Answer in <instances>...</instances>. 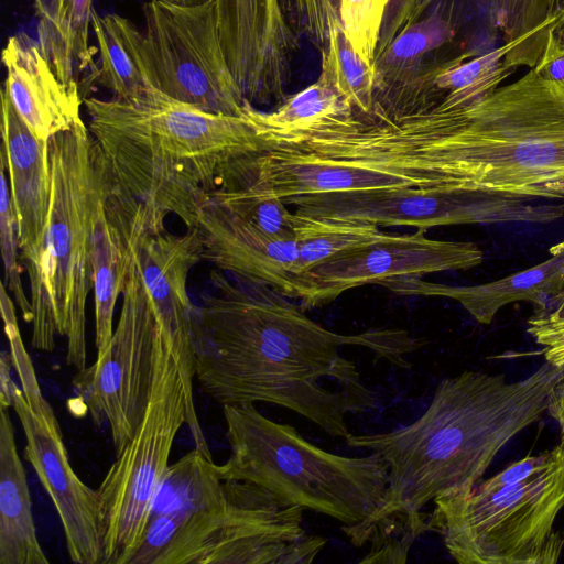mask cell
I'll use <instances>...</instances> for the list:
<instances>
[{"label":"cell","instance_id":"obj_41","mask_svg":"<svg viewBox=\"0 0 564 564\" xmlns=\"http://www.w3.org/2000/svg\"><path fill=\"white\" fill-rule=\"evenodd\" d=\"M547 412L560 426V445L564 447V378L551 393Z\"/></svg>","mask_w":564,"mask_h":564},{"label":"cell","instance_id":"obj_30","mask_svg":"<svg viewBox=\"0 0 564 564\" xmlns=\"http://www.w3.org/2000/svg\"><path fill=\"white\" fill-rule=\"evenodd\" d=\"M0 183V243L4 265L3 284L13 295L22 318L28 323H32V306L22 282V272L24 268L21 262L20 254L18 218L11 197L6 163L1 156Z\"/></svg>","mask_w":564,"mask_h":564},{"label":"cell","instance_id":"obj_18","mask_svg":"<svg viewBox=\"0 0 564 564\" xmlns=\"http://www.w3.org/2000/svg\"><path fill=\"white\" fill-rule=\"evenodd\" d=\"M550 253L539 264L480 284L448 285L412 276L380 285L402 295L455 300L481 325H489L502 307L520 301L532 303L534 314L542 315L564 291V241L553 246Z\"/></svg>","mask_w":564,"mask_h":564},{"label":"cell","instance_id":"obj_35","mask_svg":"<svg viewBox=\"0 0 564 564\" xmlns=\"http://www.w3.org/2000/svg\"><path fill=\"white\" fill-rule=\"evenodd\" d=\"M564 458V447L560 444L550 451L528 455L512 463L495 476L477 482L473 488L481 494L496 491L506 486L523 482L555 466Z\"/></svg>","mask_w":564,"mask_h":564},{"label":"cell","instance_id":"obj_43","mask_svg":"<svg viewBox=\"0 0 564 564\" xmlns=\"http://www.w3.org/2000/svg\"><path fill=\"white\" fill-rule=\"evenodd\" d=\"M173 2H176V3H180V4H198V3H202V2H205L207 0H171Z\"/></svg>","mask_w":564,"mask_h":564},{"label":"cell","instance_id":"obj_29","mask_svg":"<svg viewBox=\"0 0 564 564\" xmlns=\"http://www.w3.org/2000/svg\"><path fill=\"white\" fill-rule=\"evenodd\" d=\"M205 198L221 205L269 237L295 239L294 213L278 196L240 186L213 193Z\"/></svg>","mask_w":564,"mask_h":564},{"label":"cell","instance_id":"obj_37","mask_svg":"<svg viewBox=\"0 0 564 564\" xmlns=\"http://www.w3.org/2000/svg\"><path fill=\"white\" fill-rule=\"evenodd\" d=\"M528 333L544 347L546 361L555 366L564 365V316L534 314L528 319Z\"/></svg>","mask_w":564,"mask_h":564},{"label":"cell","instance_id":"obj_24","mask_svg":"<svg viewBox=\"0 0 564 564\" xmlns=\"http://www.w3.org/2000/svg\"><path fill=\"white\" fill-rule=\"evenodd\" d=\"M294 229L299 251L294 267L297 291L301 276L314 267L388 234L370 223L299 213H294Z\"/></svg>","mask_w":564,"mask_h":564},{"label":"cell","instance_id":"obj_32","mask_svg":"<svg viewBox=\"0 0 564 564\" xmlns=\"http://www.w3.org/2000/svg\"><path fill=\"white\" fill-rule=\"evenodd\" d=\"M388 0H340L344 32L359 56L372 65Z\"/></svg>","mask_w":564,"mask_h":564},{"label":"cell","instance_id":"obj_20","mask_svg":"<svg viewBox=\"0 0 564 564\" xmlns=\"http://www.w3.org/2000/svg\"><path fill=\"white\" fill-rule=\"evenodd\" d=\"M459 57L476 56L443 7L427 0L423 14L375 57V86L409 79Z\"/></svg>","mask_w":564,"mask_h":564},{"label":"cell","instance_id":"obj_9","mask_svg":"<svg viewBox=\"0 0 564 564\" xmlns=\"http://www.w3.org/2000/svg\"><path fill=\"white\" fill-rule=\"evenodd\" d=\"M307 216L427 230L448 225L536 224L564 217V202L536 203L441 187L351 189L283 200Z\"/></svg>","mask_w":564,"mask_h":564},{"label":"cell","instance_id":"obj_11","mask_svg":"<svg viewBox=\"0 0 564 564\" xmlns=\"http://www.w3.org/2000/svg\"><path fill=\"white\" fill-rule=\"evenodd\" d=\"M112 336L73 388L94 423H108L118 454L137 432L152 392L160 326L145 300L126 285Z\"/></svg>","mask_w":564,"mask_h":564},{"label":"cell","instance_id":"obj_7","mask_svg":"<svg viewBox=\"0 0 564 564\" xmlns=\"http://www.w3.org/2000/svg\"><path fill=\"white\" fill-rule=\"evenodd\" d=\"M188 405L172 349L160 335L155 373L144 416L132 438L97 488L102 543L101 564H129L151 514L173 443L187 424Z\"/></svg>","mask_w":564,"mask_h":564},{"label":"cell","instance_id":"obj_44","mask_svg":"<svg viewBox=\"0 0 564 564\" xmlns=\"http://www.w3.org/2000/svg\"><path fill=\"white\" fill-rule=\"evenodd\" d=\"M564 11V0H555V12L562 13Z\"/></svg>","mask_w":564,"mask_h":564},{"label":"cell","instance_id":"obj_28","mask_svg":"<svg viewBox=\"0 0 564 564\" xmlns=\"http://www.w3.org/2000/svg\"><path fill=\"white\" fill-rule=\"evenodd\" d=\"M321 73L329 78L355 110L370 111L375 95V70L355 51L343 28L334 31L322 51Z\"/></svg>","mask_w":564,"mask_h":564},{"label":"cell","instance_id":"obj_14","mask_svg":"<svg viewBox=\"0 0 564 564\" xmlns=\"http://www.w3.org/2000/svg\"><path fill=\"white\" fill-rule=\"evenodd\" d=\"M11 408L25 436V459L37 474L61 519L70 560L78 564H101L98 495L74 471L56 417L34 412L17 386Z\"/></svg>","mask_w":564,"mask_h":564},{"label":"cell","instance_id":"obj_27","mask_svg":"<svg viewBox=\"0 0 564 564\" xmlns=\"http://www.w3.org/2000/svg\"><path fill=\"white\" fill-rule=\"evenodd\" d=\"M93 0H62L58 30L52 45L44 52L58 78L78 84L75 74L96 69L93 48L88 45Z\"/></svg>","mask_w":564,"mask_h":564},{"label":"cell","instance_id":"obj_13","mask_svg":"<svg viewBox=\"0 0 564 564\" xmlns=\"http://www.w3.org/2000/svg\"><path fill=\"white\" fill-rule=\"evenodd\" d=\"M221 47L243 97L282 104L297 37L284 0H216Z\"/></svg>","mask_w":564,"mask_h":564},{"label":"cell","instance_id":"obj_4","mask_svg":"<svg viewBox=\"0 0 564 564\" xmlns=\"http://www.w3.org/2000/svg\"><path fill=\"white\" fill-rule=\"evenodd\" d=\"M51 200L41 245L21 259L29 276L31 345L50 352L56 336L67 339L66 361L86 368V303L94 286L91 221L97 193L109 166L80 118L48 139Z\"/></svg>","mask_w":564,"mask_h":564},{"label":"cell","instance_id":"obj_31","mask_svg":"<svg viewBox=\"0 0 564 564\" xmlns=\"http://www.w3.org/2000/svg\"><path fill=\"white\" fill-rule=\"evenodd\" d=\"M429 516L421 511L392 514L371 529V547L360 563H405L412 543L429 530Z\"/></svg>","mask_w":564,"mask_h":564},{"label":"cell","instance_id":"obj_5","mask_svg":"<svg viewBox=\"0 0 564 564\" xmlns=\"http://www.w3.org/2000/svg\"><path fill=\"white\" fill-rule=\"evenodd\" d=\"M230 455L221 479L256 484L288 505L332 517L348 530L382 506L389 465L377 453L345 457L303 438L289 424L261 414L253 403L225 404Z\"/></svg>","mask_w":564,"mask_h":564},{"label":"cell","instance_id":"obj_16","mask_svg":"<svg viewBox=\"0 0 564 564\" xmlns=\"http://www.w3.org/2000/svg\"><path fill=\"white\" fill-rule=\"evenodd\" d=\"M142 212L143 206L121 187L109 164L97 193L91 221L97 355L104 351L113 333L115 307L124 288L131 240Z\"/></svg>","mask_w":564,"mask_h":564},{"label":"cell","instance_id":"obj_15","mask_svg":"<svg viewBox=\"0 0 564 564\" xmlns=\"http://www.w3.org/2000/svg\"><path fill=\"white\" fill-rule=\"evenodd\" d=\"M194 227L202 236L203 261L227 274L296 299L295 239L269 237L208 198L199 204Z\"/></svg>","mask_w":564,"mask_h":564},{"label":"cell","instance_id":"obj_34","mask_svg":"<svg viewBox=\"0 0 564 564\" xmlns=\"http://www.w3.org/2000/svg\"><path fill=\"white\" fill-rule=\"evenodd\" d=\"M299 28L323 51L334 33L343 28L340 0H284Z\"/></svg>","mask_w":564,"mask_h":564},{"label":"cell","instance_id":"obj_10","mask_svg":"<svg viewBox=\"0 0 564 564\" xmlns=\"http://www.w3.org/2000/svg\"><path fill=\"white\" fill-rule=\"evenodd\" d=\"M203 261V242L197 227L181 235L165 226L151 225L145 209L135 227L127 278L148 302L165 341L178 365L187 397V426L195 447L212 456L196 414L193 394L194 336L197 305L189 297L191 271Z\"/></svg>","mask_w":564,"mask_h":564},{"label":"cell","instance_id":"obj_23","mask_svg":"<svg viewBox=\"0 0 564 564\" xmlns=\"http://www.w3.org/2000/svg\"><path fill=\"white\" fill-rule=\"evenodd\" d=\"M227 508L225 482L212 456L194 448L169 465L156 490L151 518L184 529L196 519Z\"/></svg>","mask_w":564,"mask_h":564},{"label":"cell","instance_id":"obj_2","mask_svg":"<svg viewBox=\"0 0 564 564\" xmlns=\"http://www.w3.org/2000/svg\"><path fill=\"white\" fill-rule=\"evenodd\" d=\"M563 378L564 365L549 361L517 381L464 370L438 383L427 410L410 425L350 433V447L371 449L388 463L389 482L381 508L345 534L360 547L379 520L419 512L442 495L474 487L502 447L547 411Z\"/></svg>","mask_w":564,"mask_h":564},{"label":"cell","instance_id":"obj_39","mask_svg":"<svg viewBox=\"0 0 564 564\" xmlns=\"http://www.w3.org/2000/svg\"><path fill=\"white\" fill-rule=\"evenodd\" d=\"M62 0H34L35 11L40 18L39 42L45 52L54 42L57 30Z\"/></svg>","mask_w":564,"mask_h":564},{"label":"cell","instance_id":"obj_25","mask_svg":"<svg viewBox=\"0 0 564 564\" xmlns=\"http://www.w3.org/2000/svg\"><path fill=\"white\" fill-rule=\"evenodd\" d=\"M351 108L329 78L321 73L315 83L288 97L276 110L261 111L248 102L246 113L257 133L263 135L302 130Z\"/></svg>","mask_w":564,"mask_h":564},{"label":"cell","instance_id":"obj_40","mask_svg":"<svg viewBox=\"0 0 564 564\" xmlns=\"http://www.w3.org/2000/svg\"><path fill=\"white\" fill-rule=\"evenodd\" d=\"M12 357L10 352L1 351L0 356V405L9 409L12 406V395L15 383L10 373Z\"/></svg>","mask_w":564,"mask_h":564},{"label":"cell","instance_id":"obj_8","mask_svg":"<svg viewBox=\"0 0 564 564\" xmlns=\"http://www.w3.org/2000/svg\"><path fill=\"white\" fill-rule=\"evenodd\" d=\"M142 12L158 89L206 112L243 116L249 101L221 47L216 0L189 6L149 0Z\"/></svg>","mask_w":564,"mask_h":564},{"label":"cell","instance_id":"obj_26","mask_svg":"<svg viewBox=\"0 0 564 564\" xmlns=\"http://www.w3.org/2000/svg\"><path fill=\"white\" fill-rule=\"evenodd\" d=\"M492 12L503 43H522V66L533 68L541 59L549 34L564 25L555 12V0H491Z\"/></svg>","mask_w":564,"mask_h":564},{"label":"cell","instance_id":"obj_42","mask_svg":"<svg viewBox=\"0 0 564 564\" xmlns=\"http://www.w3.org/2000/svg\"><path fill=\"white\" fill-rule=\"evenodd\" d=\"M545 314L564 316V291L553 301L549 312Z\"/></svg>","mask_w":564,"mask_h":564},{"label":"cell","instance_id":"obj_45","mask_svg":"<svg viewBox=\"0 0 564 564\" xmlns=\"http://www.w3.org/2000/svg\"><path fill=\"white\" fill-rule=\"evenodd\" d=\"M563 17H564V11H563Z\"/></svg>","mask_w":564,"mask_h":564},{"label":"cell","instance_id":"obj_36","mask_svg":"<svg viewBox=\"0 0 564 564\" xmlns=\"http://www.w3.org/2000/svg\"><path fill=\"white\" fill-rule=\"evenodd\" d=\"M427 0H388L381 20L375 57L424 12Z\"/></svg>","mask_w":564,"mask_h":564},{"label":"cell","instance_id":"obj_17","mask_svg":"<svg viewBox=\"0 0 564 564\" xmlns=\"http://www.w3.org/2000/svg\"><path fill=\"white\" fill-rule=\"evenodd\" d=\"M2 63L7 73L2 89L40 139L48 141L82 118L79 85L58 78L39 40L24 32L10 36Z\"/></svg>","mask_w":564,"mask_h":564},{"label":"cell","instance_id":"obj_19","mask_svg":"<svg viewBox=\"0 0 564 564\" xmlns=\"http://www.w3.org/2000/svg\"><path fill=\"white\" fill-rule=\"evenodd\" d=\"M2 148L18 218L21 259L41 245L51 200L47 142L35 135L1 89Z\"/></svg>","mask_w":564,"mask_h":564},{"label":"cell","instance_id":"obj_38","mask_svg":"<svg viewBox=\"0 0 564 564\" xmlns=\"http://www.w3.org/2000/svg\"><path fill=\"white\" fill-rule=\"evenodd\" d=\"M563 26L550 32L544 53L534 68L543 77L564 85V39L561 36Z\"/></svg>","mask_w":564,"mask_h":564},{"label":"cell","instance_id":"obj_1","mask_svg":"<svg viewBox=\"0 0 564 564\" xmlns=\"http://www.w3.org/2000/svg\"><path fill=\"white\" fill-rule=\"evenodd\" d=\"M210 281L197 305L194 366L200 389L221 405L273 403L346 440V415L376 400L339 348L366 346L402 366L399 356L414 346L400 330L336 334L268 285L218 269Z\"/></svg>","mask_w":564,"mask_h":564},{"label":"cell","instance_id":"obj_6","mask_svg":"<svg viewBox=\"0 0 564 564\" xmlns=\"http://www.w3.org/2000/svg\"><path fill=\"white\" fill-rule=\"evenodd\" d=\"M433 502L429 530L460 564H554L562 554L554 524L564 507V458L523 482L455 490Z\"/></svg>","mask_w":564,"mask_h":564},{"label":"cell","instance_id":"obj_3","mask_svg":"<svg viewBox=\"0 0 564 564\" xmlns=\"http://www.w3.org/2000/svg\"><path fill=\"white\" fill-rule=\"evenodd\" d=\"M84 105L118 183L153 226L173 214L193 228L203 198L234 187L263 149L246 112L210 113L161 91L138 101L86 97Z\"/></svg>","mask_w":564,"mask_h":564},{"label":"cell","instance_id":"obj_12","mask_svg":"<svg viewBox=\"0 0 564 564\" xmlns=\"http://www.w3.org/2000/svg\"><path fill=\"white\" fill-rule=\"evenodd\" d=\"M424 232L387 234L314 267L301 276L296 299L302 307H314L365 284L469 270L485 260L482 249L474 242L436 240Z\"/></svg>","mask_w":564,"mask_h":564},{"label":"cell","instance_id":"obj_33","mask_svg":"<svg viewBox=\"0 0 564 564\" xmlns=\"http://www.w3.org/2000/svg\"><path fill=\"white\" fill-rule=\"evenodd\" d=\"M0 306L12 364L19 373L24 397L34 412L53 419L55 414L40 390L33 365L20 336L14 304L3 282L0 285Z\"/></svg>","mask_w":564,"mask_h":564},{"label":"cell","instance_id":"obj_22","mask_svg":"<svg viewBox=\"0 0 564 564\" xmlns=\"http://www.w3.org/2000/svg\"><path fill=\"white\" fill-rule=\"evenodd\" d=\"M8 410L0 405V564H47Z\"/></svg>","mask_w":564,"mask_h":564},{"label":"cell","instance_id":"obj_21","mask_svg":"<svg viewBox=\"0 0 564 564\" xmlns=\"http://www.w3.org/2000/svg\"><path fill=\"white\" fill-rule=\"evenodd\" d=\"M90 26L99 53V67L90 78L97 85L126 101H138L160 91L143 32L124 17L100 15L94 9Z\"/></svg>","mask_w":564,"mask_h":564}]
</instances>
